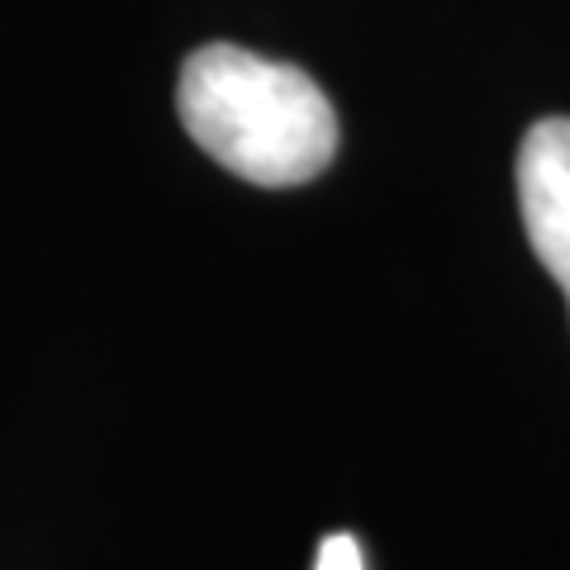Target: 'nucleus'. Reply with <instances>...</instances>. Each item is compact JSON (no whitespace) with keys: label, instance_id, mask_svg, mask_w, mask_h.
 <instances>
[{"label":"nucleus","instance_id":"obj_2","mask_svg":"<svg viewBox=\"0 0 570 570\" xmlns=\"http://www.w3.org/2000/svg\"><path fill=\"white\" fill-rule=\"evenodd\" d=\"M519 209L538 262L570 305V119H538L519 148Z\"/></svg>","mask_w":570,"mask_h":570},{"label":"nucleus","instance_id":"obj_3","mask_svg":"<svg viewBox=\"0 0 570 570\" xmlns=\"http://www.w3.org/2000/svg\"><path fill=\"white\" fill-rule=\"evenodd\" d=\"M314 570H366L362 547H356V538H347V532H333V538L318 542Z\"/></svg>","mask_w":570,"mask_h":570},{"label":"nucleus","instance_id":"obj_1","mask_svg":"<svg viewBox=\"0 0 570 570\" xmlns=\"http://www.w3.org/2000/svg\"><path fill=\"white\" fill-rule=\"evenodd\" d=\"M176 110L214 163L253 186H305L337 153V115L309 71L238 43L190 52Z\"/></svg>","mask_w":570,"mask_h":570}]
</instances>
